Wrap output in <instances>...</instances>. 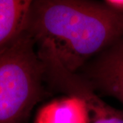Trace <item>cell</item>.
I'll return each mask as SVG.
<instances>
[{
    "mask_svg": "<svg viewBox=\"0 0 123 123\" xmlns=\"http://www.w3.org/2000/svg\"><path fill=\"white\" fill-rule=\"evenodd\" d=\"M27 32L77 73L123 34V12L103 1L32 0Z\"/></svg>",
    "mask_w": 123,
    "mask_h": 123,
    "instance_id": "6da1fadb",
    "label": "cell"
},
{
    "mask_svg": "<svg viewBox=\"0 0 123 123\" xmlns=\"http://www.w3.org/2000/svg\"><path fill=\"white\" fill-rule=\"evenodd\" d=\"M44 66L25 31L0 49V123H25L47 94Z\"/></svg>",
    "mask_w": 123,
    "mask_h": 123,
    "instance_id": "7a4b0ae2",
    "label": "cell"
},
{
    "mask_svg": "<svg viewBox=\"0 0 123 123\" xmlns=\"http://www.w3.org/2000/svg\"><path fill=\"white\" fill-rule=\"evenodd\" d=\"M77 73L98 94L113 97L123 105V34Z\"/></svg>",
    "mask_w": 123,
    "mask_h": 123,
    "instance_id": "3957f363",
    "label": "cell"
},
{
    "mask_svg": "<svg viewBox=\"0 0 123 123\" xmlns=\"http://www.w3.org/2000/svg\"><path fill=\"white\" fill-rule=\"evenodd\" d=\"M34 123H89L88 111L81 99L65 95L42 106Z\"/></svg>",
    "mask_w": 123,
    "mask_h": 123,
    "instance_id": "277c9868",
    "label": "cell"
},
{
    "mask_svg": "<svg viewBox=\"0 0 123 123\" xmlns=\"http://www.w3.org/2000/svg\"><path fill=\"white\" fill-rule=\"evenodd\" d=\"M32 0H0V49L26 30Z\"/></svg>",
    "mask_w": 123,
    "mask_h": 123,
    "instance_id": "5b68a950",
    "label": "cell"
},
{
    "mask_svg": "<svg viewBox=\"0 0 123 123\" xmlns=\"http://www.w3.org/2000/svg\"><path fill=\"white\" fill-rule=\"evenodd\" d=\"M103 2L111 9L123 12V0H105Z\"/></svg>",
    "mask_w": 123,
    "mask_h": 123,
    "instance_id": "8992f818",
    "label": "cell"
}]
</instances>
